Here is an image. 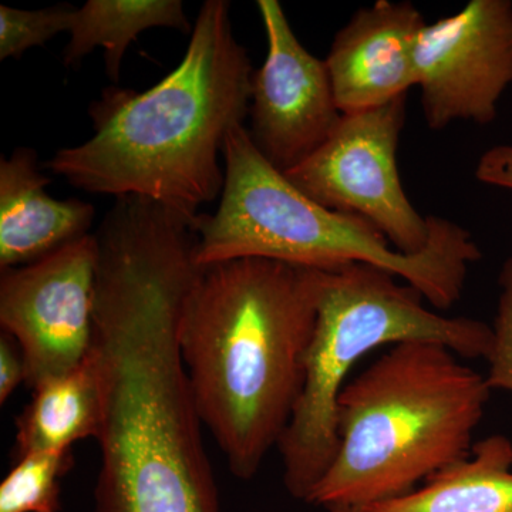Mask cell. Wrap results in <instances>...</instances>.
<instances>
[{"instance_id": "obj_9", "label": "cell", "mask_w": 512, "mask_h": 512, "mask_svg": "<svg viewBox=\"0 0 512 512\" xmlns=\"http://www.w3.org/2000/svg\"><path fill=\"white\" fill-rule=\"evenodd\" d=\"M268 40L252 77L249 137L269 164L288 173L326 140L342 119L325 60L299 42L278 0L256 2Z\"/></svg>"}, {"instance_id": "obj_10", "label": "cell", "mask_w": 512, "mask_h": 512, "mask_svg": "<svg viewBox=\"0 0 512 512\" xmlns=\"http://www.w3.org/2000/svg\"><path fill=\"white\" fill-rule=\"evenodd\" d=\"M424 26L412 2L377 0L357 10L325 60L342 114L375 109L417 86L414 49Z\"/></svg>"}, {"instance_id": "obj_7", "label": "cell", "mask_w": 512, "mask_h": 512, "mask_svg": "<svg viewBox=\"0 0 512 512\" xmlns=\"http://www.w3.org/2000/svg\"><path fill=\"white\" fill-rule=\"evenodd\" d=\"M97 265L99 244L89 234L32 264L2 269L0 325L22 352L30 389L89 355Z\"/></svg>"}, {"instance_id": "obj_8", "label": "cell", "mask_w": 512, "mask_h": 512, "mask_svg": "<svg viewBox=\"0 0 512 512\" xmlns=\"http://www.w3.org/2000/svg\"><path fill=\"white\" fill-rule=\"evenodd\" d=\"M414 67L431 130L456 121L493 123L512 84L511 0H471L456 15L426 23Z\"/></svg>"}, {"instance_id": "obj_15", "label": "cell", "mask_w": 512, "mask_h": 512, "mask_svg": "<svg viewBox=\"0 0 512 512\" xmlns=\"http://www.w3.org/2000/svg\"><path fill=\"white\" fill-rule=\"evenodd\" d=\"M70 451L20 456L0 484V512H59L60 480L73 466Z\"/></svg>"}, {"instance_id": "obj_17", "label": "cell", "mask_w": 512, "mask_h": 512, "mask_svg": "<svg viewBox=\"0 0 512 512\" xmlns=\"http://www.w3.org/2000/svg\"><path fill=\"white\" fill-rule=\"evenodd\" d=\"M501 292L493 326V343L487 356L488 386L491 390L512 393V254L508 256L498 278Z\"/></svg>"}, {"instance_id": "obj_1", "label": "cell", "mask_w": 512, "mask_h": 512, "mask_svg": "<svg viewBox=\"0 0 512 512\" xmlns=\"http://www.w3.org/2000/svg\"><path fill=\"white\" fill-rule=\"evenodd\" d=\"M229 10L227 0L202 3L183 60L151 89H104L89 107L93 136L57 151L47 170L92 194L158 202L197 225L224 188L225 138L251 106L254 69Z\"/></svg>"}, {"instance_id": "obj_3", "label": "cell", "mask_w": 512, "mask_h": 512, "mask_svg": "<svg viewBox=\"0 0 512 512\" xmlns=\"http://www.w3.org/2000/svg\"><path fill=\"white\" fill-rule=\"evenodd\" d=\"M447 346L394 345L345 384L338 450L306 503L367 507L470 456L491 389Z\"/></svg>"}, {"instance_id": "obj_20", "label": "cell", "mask_w": 512, "mask_h": 512, "mask_svg": "<svg viewBox=\"0 0 512 512\" xmlns=\"http://www.w3.org/2000/svg\"><path fill=\"white\" fill-rule=\"evenodd\" d=\"M329 512H362V510L357 507H332L329 508Z\"/></svg>"}, {"instance_id": "obj_6", "label": "cell", "mask_w": 512, "mask_h": 512, "mask_svg": "<svg viewBox=\"0 0 512 512\" xmlns=\"http://www.w3.org/2000/svg\"><path fill=\"white\" fill-rule=\"evenodd\" d=\"M407 96L343 114L328 140L285 177L322 207L375 225L392 247L416 255L430 241L429 217L413 207L397 167Z\"/></svg>"}, {"instance_id": "obj_14", "label": "cell", "mask_w": 512, "mask_h": 512, "mask_svg": "<svg viewBox=\"0 0 512 512\" xmlns=\"http://www.w3.org/2000/svg\"><path fill=\"white\" fill-rule=\"evenodd\" d=\"M154 28L191 35L194 25L181 0H87L74 15L63 63L77 66L96 47H103L106 76L117 83L128 46Z\"/></svg>"}, {"instance_id": "obj_18", "label": "cell", "mask_w": 512, "mask_h": 512, "mask_svg": "<svg viewBox=\"0 0 512 512\" xmlns=\"http://www.w3.org/2000/svg\"><path fill=\"white\" fill-rule=\"evenodd\" d=\"M474 175L480 183L512 191L511 144H500L485 151L478 160Z\"/></svg>"}, {"instance_id": "obj_16", "label": "cell", "mask_w": 512, "mask_h": 512, "mask_svg": "<svg viewBox=\"0 0 512 512\" xmlns=\"http://www.w3.org/2000/svg\"><path fill=\"white\" fill-rule=\"evenodd\" d=\"M76 10L69 3L36 10L0 6V60L20 59L32 47L46 45L59 33H69Z\"/></svg>"}, {"instance_id": "obj_13", "label": "cell", "mask_w": 512, "mask_h": 512, "mask_svg": "<svg viewBox=\"0 0 512 512\" xmlns=\"http://www.w3.org/2000/svg\"><path fill=\"white\" fill-rule=\"evenodd\" d=\"M100 390L92 360L33 390L32 402L16 421L18 456L67 451L77 441L96 440L100 427Z\"/></svg>"}, {"instance_id": "obj_19", "label": "cell", "mask_w": 512, "mask_h": 512, "mask_svg": "<svg viewBox=\"0 0 512 512\" xmlns=\"http://www.w3.org/2000/svg\"><path fill=\"white\" fill-rule=\"evenodd\" d=\"M23 382H26V370L22 352L12 336L3 333L0 338V403H5Z\"/></svg>"}, {"instance_id": "obj_11", "label": "cell", "mask_w": 512, "mask_h": 512, "mask_svg": "<svg viewBox=\"0 0 512 512\" xmlns=\"http://www.w3.org/2000/svg\"><path fill=\"white\" fill-rule=\"evenodd\" d=\"M32 148L0 160V268L32 264L89 235L96 210L89 202L57 200Z\"/></svg>"}, {"instance_id": "obj_4", "label": "cell", "mask_w": 512, "mask_h": 512, "mask_svg": "<svg viewBox=\"0 0 512 512\" xmlns=\"http://www.w3.org/2000/svg\"><path fill=\"white\" fill-rule=\"evenodd\" d=\"M222 160L220 205L214 214H202L195 228L200 266L252 256L319 271L367 264L403 279L447 311L460 301L468 269L481 259L470 231L436 215H429L427 248L400 254L375 225L302 194L256 150L244 126L229 131Z\"/></svg>"}, {"instance_id": "obj_5", "label": "cell", "mask_w": 512, "mask_h": 512, "mask_svg": "<svg viewBox=\"0 0 512 512\" xmlns=\"http://www.w3.org/2000/svg\"><path fill=\"white\" fill-rule=\"evenodd\" d=\"M367 264L322 271L318 319L305 382L278 443L286 490L308 501L338 450V399L353 366L367 353L404 342H434L463 359H487L493 329L481 320L429 311L423 295Z\"/></svg>"}, {"instance_id": "obj_2", "label": "cell", "mask_w": 512, "mask_h": 512, "mask_svg": "<svg viewBox=\"0 0 512 512\" xmlns=\"http://www.w3.org/2000/svg\"><path fill=\"white\" fill-rule=\"evenodd\" d=\"M319 269L268 258L201 266L181 318L195 406L241 480L278 447L305 382Z\"/></svg>"}, {"instance_id": "obj_12", "label": "cell", "mask_w": 512, "mask_h": 512, "mask_svg": "<svg viewBox=\"0 0 512 512\" xmlns=\"http://www.w3.org/2000/svg\"><path fill=\"white\" fill-rule=\"evenodd\" d=\"M362 512H512V443L490 436L470 456L434 474L419 490Z\"/></svg>"}]
</instances>
